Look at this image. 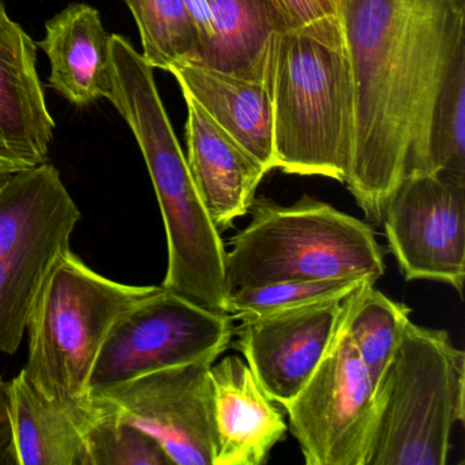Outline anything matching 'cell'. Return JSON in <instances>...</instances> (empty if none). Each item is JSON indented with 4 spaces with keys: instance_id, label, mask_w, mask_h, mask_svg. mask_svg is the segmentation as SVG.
<instances>
[{
    "instance_id": "cell-11",
    "label": "cell",
    "mask_w": 465,
    "mask_h": 465,
    "mask_svg": "<svg viewBox=\"0 0 465 465\" xmlns=\"http://www.w3.org/2000/svg\"><path fill=\"white\" fill-rule=\"evenodd\" d=\"M217 356L140 375L89 396L154 438L173 464L213 465L211 366Z\"/></svg>"
},
{
    "instance_id": "cell-15",
    "label": "cell",
    "mask_w": 465,
    "mask_h": 465,
    "mask_svg": "<svg viewBox=\"0 0 465 465\" xmlns=\"http://www.w3.org/2000/svg\"><path fill=\"white\" fill-rule=\"evenodd\" d=\"M187 165L195 189L217 230L246 216L268 170L222 129L189 94Z\"/></svg>"
},
{
    "instance_id": "cell-25",
    "label": "cell",
    "mask_w": 465,
    "mask_h": 465,
    "mask_svg": "<svg viewBox=\"0 0 465 465\" xmlns=\"http://www.w3.org/2000/svg\"><path fill=\"white\" fill-rule=\"evenodd\" d=\"M288 29L315 36L345 37L341 0H276Z\"/></svg>"
},
{
    "instance_id": "cell-10",
    "label": "cell",
    "mask_w": 465,
    "mask_h": 465,
    "mask_svg": "<svg viewBox=\"0 0 465 465\" xmlns=\"http://www.w3.org/2000/svg\"><path fill=\"white\" fill-rule=\"evenodd\" d=\"M389 252L402 276L445 282L462 295L465 280V176L412 173L383 206Z\"/></svg>"
},
{
    "instance_id": "cell-12",
    "label": "cell",
    "mask_w": 465,
    "mask_h": 465,
    "mask_svg": "<svg viewBox=\"0 0 465 465\" xmlns=\"http://www.w3.org/2000/svg\"><path fill=\"white\" fill-rule=\"evenodd\" d=\"M344 299L239 320L241 325L233 329L235 348L277 404L284 407L292 401L322 361L341 318Z\"/></svg>"
},
{
    "instance_id": "cell-16",
    "label": "cell",
    "mask_w": 465,
    "mask_h": 465,
    "mask_svg": "<svg viewBox=\"0 0 465 465\" xmlns=\"http://www.w3.org/2000/svg\"><path fill=\"white\" fill-rule=\"evenodd\" d=\"M111 37L89 5H70L48 20L39 45L50 58L51 88L77 107L108 100Z\"/></svg>"
},
{
    "instance_id": "cell-19",
    "label": "cell",
    "mask_w": 465,
    "mask_h": 465,
    "mask_svg": "<svg viewBox=\"0 0 465 465\" xmlns=\"http://www.w3.org/2000/svg\"><path fill=\"white\" fill-rule=\"evenodd\" d=\"M209 5L213 40L198 64L269 86L274 42L288 29L276 0H209Z\"/></svg>"
},
{
    "instance_id": "cell-8",
    "label": "cell",
    "mask_w": 465,
    "mask_h": 465,
    "mask_svg": "<svg viewBox=\"0 0 465 465\" xmlns=\"http://www.w3.org/2000/svg\"><path fill=\"white\" fill-rule=\"evenodd\" d=\"M345 299L322 361L284 405L307 465H369L374 446L381 400L348 334Z\"/></svg>"
},
{
    "instance_id": "cell-4",
    "label": "cell",
    "mask_w": 465,
    "mask_h": 465,
    "mask_svg": "<svg viewBox=\"0 0 465 465\" xmlns=\"http://www.w3.org/2000/svg\"><path fill=\"white\" fill-rule=\"evenodd\" d=\"M252 222L225 252L227 293L284 282L358 277L377 282L386 249L374 228L322 201L303 195L282 206L254 198Z\"/></svg>"
},
{
    "instance_id": "cell-18",
    "label": "cell",
    "mask_w": 465,
    "mask_h": 465,
    "mask_svg": "<svg viewBox=\"0 0 465 465\" xmlns=\"http://www.w3.org/2000/svg\"><path fill=\"white\" fill-rule=\"evenodd\" d=\"M9 385L10 413L18 465H86V424L91 396L78 401L50 399L24 369Z\"/></svg>"
},
{
    "instance_id": "cell-17",
    "label": "cell",
    "mask_w": 465,
    "mask_h": 465,
    "mask_svg": "<svg viewBox=\"0 0 465 465\" xmlns=\"http://www.w3.org/2000/svg\"><path fill=\"white\" fill-rule=\"evenodd\" d=\"M170 73L182 92L192 96L268 173L274 170L273 105L265 83L192 64H179Z\"/></svg>"
},
{
    "instance_id": "cell-21",
    "label": "cell",
    "mask_w": 465,
    "mask_h": 465,
    "mask_svg": "<svg viewBox=\"0 0 465 465\" xmlns=\"http://www.w3.org/2000/svg\"><path fill=\"white\" fill-rule=\"evenodd\" d=\"M133 13L146 64L170 72L183 64H197L200 40L186 0H126Z\"/></svg>"
},
{
    "instance_id": "cell-1",
    "label": "cell",
    "mask_w": 465,
    "mask_h": 465,
    "mask_svg": "<svg viewBox=\"0 0 465 465\" xmlns=\"http://www.w3.org/2000/svg\"><path fill=\"white\" fill-rule=\"evenodd\" d=\"M355 85V141L345 181L381 223L408 173H429L438 94L465 54V0H341Z\"/></svg>"
},
{
    "instance_id": "cell-23",
    "label": "cell",
    "mask_w": 465,
    "mask_h": 465,
    "mask_svg": "<svg viewBox=\"0 0 465 465\" xmlns=\"http://www.w3.org/2000/svg\"><path fill=\"white\" fill-rule=\"evenodd\" d=\"M429 173L465 176V54L446 78L432 111L427 148Z\"/></svg>"
},
{
    "instance_id": "cell-26",
    "label": "cell",
    "mask_w": 465,
    "mask_h": 465,
    "mask_svg": "<svg viewBox=\"0 0 465 465\" xmlns=\"http://www.w3.org/2000/svg\"><path fill=\"white\" fill-rule=\"evenodd\" d=\"M0 465H18L10 413L9 385L0 377Z\"/></svg>"
},
{
    "instance_id": "cell-9",
    "label": "cell",
    "mask_w": 465,
    "mask_h": 465,
    "mask_svg": "<svg viewBox=\"0 0 465 465\" xmlns=\"http://www.w3.org/2000/svg\"><path fill=\"white\" fill-rule=\"evenodd\" d=\"M233 318L160 285L116 320L100 350L89 393L140 375L217 356L230 347Z\"/></svg>"
},
{
    "instance_id": "cell-7",
    "label": "cell",
    "mask_w": 465,
    "mask_h": 465,
    "mask_svg": "<svg viewBox=\"0 0 465 465\" xmlns=\"http://www.w3.org/2000/svg\"><path fill=\"white\" fill-rule=\"evenodd\" d=\"M80 220L51 163L0 176V352L20 350L37 296Z\"/></svg>"
},
{
    "instance_id": "cell-5",
    "label": "cell",
    "mask_w": 465,
    "mask_h": 465,
    "mask_svg": "<svg viewBox=\"0 0 465 465\" xmlns=\"http://www.w3.org/2000/svg\"><path fill=\"white\" fill-rule=\"evenodd\" d=\"M157 288L107 279L67 250L48 274L26 326L29 380L58 401L89 397V380L114 323Z\"/></svg>"
},
{
    "instance_id": "cell-22",
    "label": "cell",
    "mask_w": 465,
    "mask_h": 465,
    "mask_svg": "<svg viewBox=\"0 0 465 465\" xmlns=\"http://www.w3.org/2000/svg\"><path fill=\"white\" fill-rule=\"evenodd\" d=\"M92 401L94 413L84 432L86 465L173 464L152 435L124 420L96 400Z\"/></svg>"
},
{
    "instance_id": "cell-27",
    "label": "cell",
    "mask_w": 465,
    "mask_h": 465,
    "mask_svg": "<svg viewBox=\"0 0 465 465\" xmlns=\"http://www.w3.org/2000/svg\"><path fill=\"white\" fill-rule=\"evenodd\" d=\"M186 5L200 40V58L197 64H198L213 40L211 5L209 0H186Z\"/></svg>"
},
{
    "instance_id": "cell-24",
    "label": "cell",
    "mask_w": 465,
    "mask_h": 465,
    "mask_svg": "<svg viewBox=\"0 0 465 465\" xmlns=\"http://www.w3.org/2000/svg\"><path fill=\"white\" fill-rule=\"evenodd\" d=\"M366 282L358 277L310 282H284L262 287L241 288L227 293L225 306L233 320L260 317L282 310L295 309L315 302L344 299Z\"/></svg>"
},
{
    "instance_id": "cell-20",
    "label": "cell",
    "mask_w": 465,
    "mask_h": 465,
    "mask_svg": "<svg viewBox=\"0 0 465 465\" xmlns=\"http://www.w3.org/2000/svg\"><path fill=\"white\" fill-rule=\"evenodd\" d=\"M410 321V307L381 292L375 282H366L345 299L348 334L377 393L388 378Z\"/></svg>"
},
{
    "instance_id": "cell-2",
    "label": "cell",
    "mask_w": 465,
    "mask_h": 465,
    "mask_svg": "<svg viewBox=\"0 0 465 465\" xmlns=\"http://www.w3.org/2000/svg\"><path fill=\"white\" fill-rule=\"evenodd\" d=\"M153 70L124 37L113 35L108 100L132 129L156 193L168 246L162 287L227 312V249L195 189Z\"/></svg>"
},
{
    "instance_id": "cell-14",
    "label": "cell",
    "mask_w": 465,
    "mask_h": 465,
    "mask_svg": "<svg viewBox=\"0 0 465 465\" xmlns=\"http://www.w3.org/2000/svg\"><path fill=\"white\" fill-rule=\"evenodd\" d=\"M216 457L213 465H262L288 426L246 361L224 356L211 366Z\"/></svg>"
},
{
    "instance_id": "cell-6",
    "label": "cell",
    "mask_w": 465,
    "mask_h": 465,
    "mask_svg": "<svg viewBox=\"0 0 465 465\" xmlns=\"http://www.w3.org/2000/svg\"><path fill=\"white\" fill-rule=\"evenodd\" d=\"M465 353L442 329L408 322L378 397L369 465H445L465 419Z\"/></svg>"
},
{
    "instance_id": "cell-3",
    "label": "cell",
    "mask_w": 465,
    "mask_h": 465,
    "mask_svg": "<svg viewBox=\"0 0 465 465\" xmlns=\"http://www.w3.org/2000/svg\"><path fill=\"white\" fill-rule=\"evenodd\" d=\"M269 89L274 170L345 183L355 141V85L345 37L282 32Z\"/></svg>"
},
{
    "instance_id": "cell-13",
    "label": "cell",
    "mask_w": 465,
    "mask_h": 465,
    "mask_svg": "<svg viewBox=\"0 0 465 465\" xmlns=\"http://www.w3.org/2000/svg\"><path fill=\"white\" fill-rule=\"evenodd\" d=\"M54 132L37 45L0 0V176L47 162Z\"/></svg>"
}]
</instances>
